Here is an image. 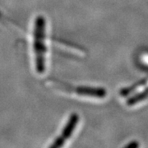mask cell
<instances>
[{
	"instance_id": "1",
	"label": "cell",
	"mask_w": 148,
	"mask_h": 148,
	"mask_svg": "<svg viewBox=\"0 0 148 148\" xmlns=\"http://www.w3.org/2000/svg\"><path fill=\"white\" fill-rule=\"evenodd\" d=\"M46 20L42 15L35 19L33 31V49L35 53V66L37 73L43 74L45 72L46 62Z\"/></svg>"
},
{
	"instance_id": "2",
	"label": "cell",
	"mask_w": 148,
	"mask_h": 148,
	"mask_svg": "<svg viewBox=\"0 0 148 148\" xmlns=\"http://www.w3.org/2000/svg\"><path fill=\"white\" fill-rule=\"evenodd\" d=\"M78 122H79V115L77 113H73L68 119V122L65 124L62 132L60 133V135L58 138L54 139V141L49 146V147L58 148L62 147L63 146H64L66 141L72 137L73 133L77 127Z\"/></svg>"
},
{
	"instance_id": "3",
	"label": "cell",
	"mask_w": 148,
	"mask_h": 148,
	"mask_svg": "<svg viewBox=\"0 0 148 148\" xmlns=\"http://www.w3.org/2000/svg\"><path fill=\"white\" fill-rule=\"evenodd\" d=\"M74 91L80 95L90 96L95 98H104L106 97V90L101 87H92L86 86H79L74 88Z\"/></svg>"
},
{
	"instance_id": "4",
	"label": "cell",
	"mask_w": 148,
	"mask_h": 148,
	"mask_svg": "<svg viewBox=\"0 0 148 148\" xmlns=\"http://www.w3.org/2000/svg\"><path fill=\"white\" fill-rule=\"evenodd\" d=\"M148 98V88L147 90H143V92L139 93L138 95H134L131 97L130 99H128L127 101V106H134L136 104L139 103L140 101H143V100H146Z\"/></svg>"
},
{
	"instance_id": "5",
	"label": "cell",
	"mask_w": 148,
	"mask_h": 148,
	"mask_svg": "<svg viewBox=\"0 0 148 148\" xmlns=\"http://www.w3.org/2000/svg\"><path fill=\"white\" fill-rule=\"evenodd\" d=\"M148 79H145L143 80L142 82H139V83L138 84H135L132 86L131 87H129V88H126V89H124V90H121V92H120V94H121L123 96H127L128 94H130V93H132L135 90H137L138 89L140 86H143L144 85H146L147 83Z\"/></svg>"
},
{
	"instance_id": "6",
	"label": "cell",
	"mask_w": 148,
	"mask_h": 148,
	"mask_svg": "<svg viewBox=\"0 0 148 148\" xmlns=\"http://www.w3.org/2000/svg\"><path fill=\"white\" fill-rule=\"evenodd\" d=\"M138 147H139V144L138 143V142H132L131 143L125 146L126 148H138Z\"/></svg>"
}]
</instances>
